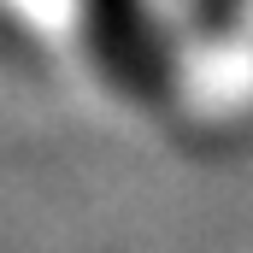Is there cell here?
<instances>
[{
  "instance_id": "cell-2",
  "label": "cell",
  "mask_w": 253,
  "mask_h": 253,
  "mask_svg": "<svg viewBox=\"0 0 253 253\" xmlns=\"http://www.w3.org/2000/svg\"><path fill=\"white\" fill-rule=\"evenodd\" d=\"M194 12H200L206 24H218V30H230V24H236V12H242V0H194Z\"/></svg>"
},
{
  "instance_id": "cell-1",
  "label": "cell",
  "mask_w": 253,
  "mask_h": 253,
  "mask_svg": "<svg viewBox=\"0 0 253 253\" xmlns=\"http://www.w3.org/2000/svg\"><path fill=\"white\" fill-rule=\"evenodd\" d=\"M83 36L112 88H124L135 100L171 94L177 53H171L159 18L147 12V0H83Z\"/></svg>"
}]
</instances>
